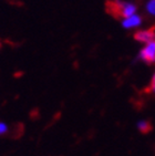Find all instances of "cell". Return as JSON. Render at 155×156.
I'll return each instance as SVG.
<instances>
[{
    "mask_svg": "<svg viewBox=\"0 0 155 156\" xmlns=\"http://www.w3.org/2000/svg\"><path fill=\"white\" fill-rule=\"evenodd\" d=\"M105 10L113 18H128L135 15L136 6L131 2H125L122 0H106L105 1Z\"/></svg>",
    "mask_w": 155,
    "mask_h": 156,
    "instance_id": "obj_1",
    "label": "cell"
},
{
    "mask_svg": "<svg viewBox=\"0 0 155 156\" xmlns=\"http://www.w3.org/2000/svg\"><path fill=\"white\" fill-rule=\"evenodd\" d=\"M140 58L147 64L155 63V40L149 42L140 52Z\"/></svg>",
    "mask_w": 155,
    "mask_h": 156,
    "instance_id": "obj_2",
    "label": "cell"
},
{
    "mask_svg": "<svg viewBox=\"0 0 155 156\" xmlns=\"http://www.w3.org/2000/svg\"><path fill=\"white\" fill-rule=\"evenodd\" d=\"M136 41L142 42V43H149L155 40V24L150 29H145V30H140L136 31L133 36Z\"/></svg>",
    "mask_w": 155,
    "mask_h": 156,
    "instance_id": "obj_3",
    "label": "cell"
},
{
    "mask_svg": "<svg viewBox=\"0 0 155 156\" xmlns=\"http://www.w3.org/2000/svg\"><path fill=\"white\" fill-rule=\"evenodd\" d=\"M141 22H142V19H141L140 16L133 15L131 17H128V18L124 19L122 21V26L124 28H134L140 26Z\"/></svg>",
    "mask_w": 155,
    "mask_h": 156,
    "instance_id": "obj_4",
    "label": "cell"
},
{
    "mask_svg": "<svg viewBox=\"0 0 155 156\" xmlns=\"http://www.w3.org/2000/svg\"><path fill=\"white\" fill-rule=\"evenodd\" d=\"M137 127L140 129V132L143 133V134H147V133H150L153 129L152 124L149 121H141V122H139Z\"/></svg>",
    "mask_w": 155,
    "mask_h": 156,
    "instance_id": "obj_5",
    "label": "cell"
},
{
    "mask_svg": "<svg viewBox=\"0 0 155 156\" xmlns=\"http://www.w3.org/2000/svg\"><path fill=\"white\" fill-rule=\"evenodd\" d=\"M146 9L151 15L155 16V0H150L147 5H146Z\"/></svg>",
    "mask_w": 155,
    "mask_h": 156,
    "instance_id": "obj_6",
    "label": "cell"
},
{
    "mask_svg": "<svg viewBox=\"0 0 155 156\" xmlns=\"http://www.w3.org/2000/svg\"><path fill=\"white\" fill-rule=\"evenodd\" d=\"M147 91L149 92H154L155 93V74L153 75L152 80H151V83H150L149 87H147Z\"/></svg>",
    "mask_w": 155,
    "mask_h": 156,
    "instance_id": "obj_7",
    "label": "cell"
},
{
    "mask_svg": "<svg viewBox=\"0 0 155 156\" xmlns=\"http://www.w3.org/2000/svg\"><path fill=\"white\" fill-rule=\"evenodd\" d=\"M7 132H8V126L2 122H0V135H3Z\"/></svg>",
    "mask_w": 155,
    "mask_h": 156,
    "instance_id": "obj_8",
    "label": "cell"
},
{
    "mask_svg": "<svg viewBox=\"0 0 155 156\" xmlns=\"http://www.w3.org/2000/svg\"><path fill=\"white\" fill-rule=\"evenodd\" d=\"M1 45H2V44H1V41H0V48H1Z\"/></svg>",
    "mask_w": 155,
    "mask_h": 156,
    "instance_id": "obj_9",
    "label": "cell"
}]
</instances>
